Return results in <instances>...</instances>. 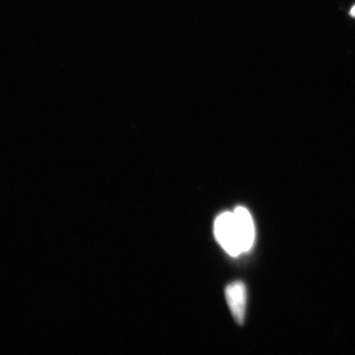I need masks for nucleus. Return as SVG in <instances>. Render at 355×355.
Segmentation results:
<instances>
[{
    "instance_id": "1",
    "label": "nucleus",
    "mask_w": 355,
    "mask_h": 355,
    "mask_svg": "<svg viewBox=\"0 0 355 355\" xmlns=\"http://www.w3.org/2000/svg\"><path fill=\"white\" fill-rule=\"evenodd\" d=\"M214 232L216 241L229 255L237 257L242 254L241 243L233 212L225 211L217 217Z\"/></svg>"
},
{
    "instance_id": "2",
    "label": "nucleus",
    "mask_w": 355,
    "mask_h": 355,
    "mask_svg": "<svg viewBox=\"0 0 355 355\" xmlns=\"http://www.w3.org/2000/svg\"><path fill=\"white\" fill-rule=\"evenodd\" d=\"M225 298L235 322L243 325L247 304L245 285L241 282L230 284L225 288Z\"/></svg>"
},
{
    "instance_id": "3",
    "label": "nucleus",
    "mask_w": 355,
    "mask_h": 355,
    "mask_svg": "<svg viewBox=\"0 0 355 355\" xmlns=\"http://www.w3.org/2000/svg\"><path fill=\"white\" fill-rule=\"evenodd\" d=\"M243 252L251 250L255 241V227L250 212L245 207H238L233 211Z\"/></svg>"
},
{
    "instance_id": "4",
    "label": "nucleus",
    "mask_w": 355,
    "mask_h": 355,
    "mask_svg": "<svg viewBox=\"0 0 355 355\" xmlns=\"http://www.w3.org/2000/svg\"><path fill=\"white\" fill-rule=\"evenodd\" d=\"M350 15H352V16L353 17H355V6H354L352 8V10H350Z\"/></svg>"
}]
</instances>
